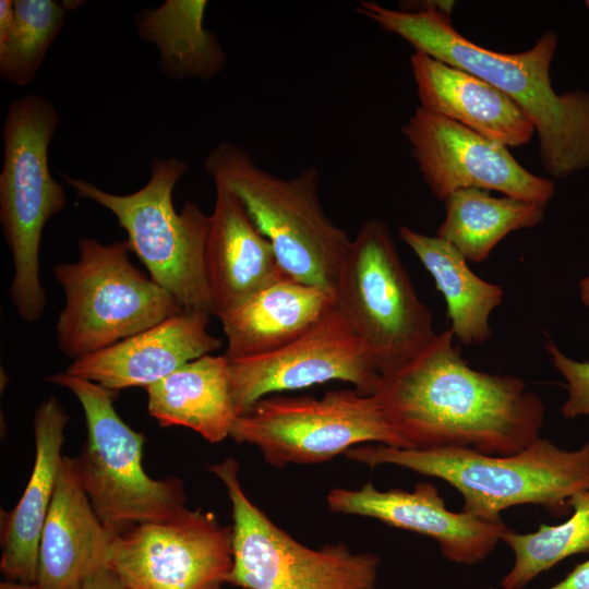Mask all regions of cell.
Here are the masks:
<instances>
[{
	"label": "cell",
	"mask_w": 589,
	"mask_h": 589,
	"mask_svg": "<svg viewBox=\"0 0 589 589\" xmlns=\"http://www.w3.org/2000/svg\"><path fill=\"white\" fill-rule=\"evenodd\" d=\"M410 65L424 110L506 147L525 145L536 133L527 113L482 79L417 50Z\"/></svg>",
	"instance_id": "19"
},
{
	"label": "cell",
	"mask_w": 589,
	"mask_h": 589,
	"mask_svg": "<svg viewBox=\"0 0 589 589\" xmlns=\"http://www.w3.org/2000/svg\"><path fill=\"white\" fill-rule=\"evenodd\" d=\"M226 486L232 516V568L226 584L243 589H375L380 556L346 544L308 548L244 493L233 458L209 467Z\"/></svg>",
	"instance_id": "10"
},
{
	"label": "cell",
	"mask_w": 589,
	"mask_h": 589,
	"mask_svg": "<svg viewBox=\"0 0 589 589\" xmlns=\"http://www.w3.org/2000/svg\"><path fill=\"white\" fill-rule=\"evenodd\" d=\"M238 416L272 393L330 381L372 396L381 380L359 336L335 304L300 337L260 357L229 361Z\"/></svg>",
	"instance_id": "13"
},
{
	"label": "cell",
	"mask_w": 589,
	"mask_h": 589,
	"mask_svg": "<svg viewBox=\"0 0 589 589\" xmlns=\"http://www.w3.org/2000/svg\"><path fill=\"white\" fill-rule=\"evenodd\" d=\"M336 304L334 292L286 278L220 315L229 361L260 357L290 344Z\"/></svg>",
	"instance_id": "21"
},
{
	"label": "cell",
	"mask_w": 589,
	"mask_h": 589,
	"mask_svg": "<svg viewBox=\"0 0 589 589\" xmlns=\"http://www.w3.org/2000/svg\"><path fill=\"white\" fill-rule=\"evenodd\" d=\"M111 539L80 482L74 458L63 456L40 536L36 585L79 589L106 565Z\"/></svg>",
	"instance_id": "18"
},
{
	"label": "cell",
	"mask_w": 589,
	"mask_h": 589,
	"mask_svg": "<svg viewBox=\"0 0 589 589\" xmlns=\"http://www.w3.org/2000/svg\"><path fill=\"white\" fill-rule=\"evenodd\" d=\"M573 513L555 526L540 524L529 533L506 529L502 536L514 553V564L503 577V589H522L541 573L561 561L589 552V490L570 500Z\"/></svg>",
	"instance_id": "26"
},
{
	"label": "cell",
	"mask_w": 589,
	"mask_h": 589,
	"mask_svg": "<svg viewBox=\"0 0 589 589\" xmlns=\"http://www.w3.org/2000/svg\"><path fill=\"white\" fill-rule=\"evenodd\" d=\"M586 5L589 9V0L586 1Z\"/></svg>",
	"instance_id": "33"
},
{
	"label": "cell",
	"mask_w": 589,
	"mask_h": 589,
	"mask_svg": "<svg viewBox=\"0 0 589 589\" xmlns=\"http://www.w3.org/2000/svg\"><path fill=\"white\" fill-rule=\"evenodd\" d=\"M79 589H129L121 578L108 566H101L91 573Z\"/></svg>",
	"instance_id": "29"
},
{
	"label": "cell",
	"mask_w": 589,
	"mask_h": 589,
	"mask_svg": "<svg viewBox=\"0 0 589 589\" xmlns=\"http://www.w3.org/2000/svg\"><path fill=\"white\" fill-rule=\"evenodd\" d=\"M446 329L373 396L406 448L515 454L540 436L544 406L526 382L471 368Z\"/></svg>",
	"instance_id": "1"
},
{
	"label": "cell",
	"mask_w": 589,
	"mask_h": 589,
	"mask_svg": "<svg viewBox=\"0 0 589 589\" xmlns=\"http://www.w3.org/2000/svg\"><path fill=\"white\" fill-rule=\"evenodd\" d=\"M334 296L381 375L411 362L438 335L382 220L364 221L351 240Z\"/></svg>",
	"instance_id": "9"
},
{
	"label": "cell",
	"mask_w": 589,
	"mask_h": 589,
	"mask_svg": "<svg viewBox=\"0 0 589 589\" xmlns=\"http://www.w3.org/2000/svg\"><path fill=\"white\" fill-rule=\"evenodd\" d=\"M206 7L204 0H166L137 15L139 35L157 46L169 79H211L224 69V49L203 25Z\"/></svg>",
	"instance_id": "24"
},
{
	"label": "cell",
	"mask_w": 589,
	"mask_h": 589,
	"mask_svg": "<svg viewBox=\"0 0 589 589\" xmlns=\"http://www.w3.org/2000/svg\"><path fill=\"white\" fill-rule=\"evenodd\" d=\"M69 416L55 397L35 412V460L16 506L3 516L0 570L9 581L36 584L38 546L60 470Z\"/></svg>",
	"instance_id": "20"
},
{
	"label": "cell",
	"mask_w": 589,
	"mask_h": 589,
	"mask_svg": "<svg viewBox=\"0 0 589 589\" xmlns=\"http://www.w3.org/2000/svg\"><path fill=\"white\" fill-rule=\"evenodd\" d=\"M401 132L425 183L441 201L458 190L479 189L545 207L555 193L552 180L528 171L506 146L421 107Z\"/></svg>",
	"instance_id": "14"
},
{
	"label": "cell",
	"mask_w": 589,
	"mask_h": 589,
	"mask_svg": "<svg viewBox=\"0 0 589 589\" xmlns=\"http://www.w3.org/2000/svg\"><path fill=\"white\" fill-rule=\"evenodd\" d=\"M215 187L216 201L208 216L204 264L214 316L219 317L263 289L290 277L238 197L221 185Z\"/></svg>",
	"instance_id": "17"
},
{
	"label": "cell",
	"mask_w": 589,
	"mask_h": 589,
	"mask_svg": "<svg viewBox=\"0 0 589 589\" xmlns=\"http://www.w3.org/2000/svg\"><path fill=\"white\" fill-rule=\"evenodd\" d=\"M399 238L418 256L443 294L450 332L464 345H480L491 337L490 318L502 303L504 290L478 276L448 241L399 228Z\"/></svg>",
	"instance_id": "23"
},
{
	"label": "cell",
	"mask_w": 589,
	"mask_h": 589,
	"mask_svg": "<svg viewBox=\"0 0 589 589\" xmlns=\"http://www.w3.org/2000/svg\"><path fill=\"white\" fill-rule=\"evenodd\" d=\"M548 589H589V560L577 565L563 580Z\"/></svg>",
	"instance_id": "30"
},
{
	"label": "cell",
	"mask_w": 589,
	"mask_h": 589,
	"mask_svg": "<svg viewBox=\"0 0 589 589\" xmlns=\"http://www.w3.org/2000/svg\"><path fill=\"white\" fill-rule=\"evenodd\" d=\"M148 412L164 426H184L209 443L230 436L237 420L225 354L189 361L146 388Z\"/></svg>",
	"instance_id": "22"
},
{
	"label": "cell",
	"mask_w": 589,
	"mask_h": 589,
	"mask_svg": "<svg viewBox=\"0 0 589 589\" xmlns=\"http://www.w3.org/2000/svg\"><path fill=\"white\" fill-rule=\"evenodd\" d=\"M204 169L215 185L238 197L288 277L334 292L351 239L323 211L315 168L281 178L241 146L221 142L207 154Z\"/></svg>",
	"instance_id": "4"
},
{
	"label": "cell",
	"mask_w": 589,
	"mask_h": 589,
	"mask_svg": "<svg viewBox=\"0 0 589 589\" xmlns=\"http://www.w3.org/2000/svg\"><path fill=\"white\" fill-rule=\"evenodd\" d=\"M579 296L581 302L589 309V271L579 283Z\"/></svg>",
	"instance_id": "31"
},
{
	"label": "cell",
	"mask_w": 589,
	"mask_h": 589,
	"mask_svg": "<svg viewBox=\"0 0 589 589\" xmlns=\"http://www.w3.org/2000/svg\"><path fill=\"white\" fill-rule=\"evenodd\" d=\"M445 217L436 231L468 262L485 261L508 233L538 226L544 206L509 196L494 197L484 190L462 189L444 201Z\"/></svg>",
	"instance_id": "25"
},
{
	"label": "cell",
	"mask_w": 589,
	"mask_h": 589,
	"mask_svg": "<svg viewBox=\"0 0 589 589\" xmlns=\"http://www.w3.org/2000/svg\"><path fill=\"white\" fill-rule=\"evenodd\" d=\"M46 380L71 390L82 406L87 438L74 458L76 471L95 513L112 537L140 524L169 520L187 508L180 479H153L145 472V436L116 411L117 392L67 372Z\"/></svg>",
	"instance_id": "8"
},
{
	"label": "cell",
	"mask_w": 589,
	"mask_h": 589,
	"mask_svg": "<svg viewBox=\"0 0 589 589\" xmlns=\"http://www.w3.org/2000/svg\"><path fill=\"white\" fill-rule=\"evenodd\" d=\"M326 502L333 513L370 517L430 537L438 543L444 557L464 565L486 558L507 529L503 520L488 521L464 510L447 509L431 482H419L411 492L380 491L371 482L358 490L335 488Z\"/></svg>",
	"instance_id": "15"
},
{
	"label": "cell",
	"mask_w": 589,
	"mask_h": 589,
	"mask_svg": "<svg viewBox=\"0 0 589 589\" xmlns=\"http://www.w3.org/2000/svg\"><path fill=\"white\" fill-rule=\"evenodd\" d=\"M211 315L181 312L110 347L73 360L68 374L119 392L147 388L183 364L209 354L220 339L207 327Z\"/></svg>",
	"instance_id": "16"
},
{
	"label": "cell",
	"mask_w": 589,
	"mask_h": 589,
	"mask_svg": "<svg viewBox=\"0 0 589 589\" xmlns=\"http://www.w3.org/2000/svg\"><path fill=\"white\" fill-rule=\"evenodd\" d=\"M230 437L257 447L278 468L325 462L365 443L406 448L376 397L354 388L321 398L264 397L237 418Z\"/></svg>",
	"instance_id": "11"
},
{
	"label": "cell",
	"mask_w": 589,
	"mask_h": 589,
	"mask_svg": "<svg viewBox=\"0 0 589 589\" xmlns=\"http://www.w3.org/2000/svg\"><path fill=\"white\" fill-rule=\"evenodd\" d=\"M79 259L53 266L64 292L56 323L59 350L73 360L110 347L184 312L130 260L128 240L77 242Z\"/></svg>",
	"instance_id": "7"
},
{
	"label": "cell",
	"mask_w": 589,
	"mask_h": 589,
	"mask_svg": "<svg viewBox=\"0 0 589 589\" xmlns=\"http://www.w3.org/2000/svg\"><path fill=\"white\" fill-rule=\"evenodd\" d=\"M185 160L154 158L147 183L130 194H113L80 178L64 176L79 199L110 211L128 235L131 252L149 277L167 290L184 312L214 315L204 264L208 216L193 202L175 209L172 193L189 170Z\"/></svg>",
	"instance_id": "6"
},
{
	"label": "cell",
	"mask_w": 589,
	"mask_h": 589,
	"mask_svg": "<svg viewBox=\"0 0 589 589\" xmlns=\"http://www.w3.org/2000/svg\"><path fill=\"white\" fill-rule=\"evenodd\" d=\"M345 456L371 468L395 465L447 482L462 496V510L488 521L519 505H538L553 516L569 513L570 500L589 490V440L567 450L538 437L510 455L469 448H398L365 444Z\"/></svg>",
	"instance_id": "3"
},
{
	"label": "cell",
	"mask_w": 589,
	"mask_h": 589,
	"mask_svg": "<svg viewBox=\"0 0 589 589\" xmlns=\"http://www.w3.org/2000/svg\"><path fill=\"white\" fill-rule=\"evenodd\" d=\"M59 121L46 97L27 94L11 101L2 127L0 224L13 263L9 294L28 324L41 318L47 303L39 263L43 230L67 205L64 188L48 161Z\"/></svg>",
	"instance_id": "5"
},
{
	"label": "cell",
	"mask_w": 589,
	"mask_h": 589,
	"mask_svg": "<svg viewBox=\"0 0 589 589\" xmlns=\"http://www.w3.org/2000/svg\"><path fill=\"white\" fill-rule=\"evenodd\" d=\"M0 589H40L36 584H23L16 581H2Z\"/></svg>",
	"instance_id": "32"
},
{
	"label": "cell",
	"mask_w": 589,
	"mask_h": 589,
	"mask_svg": "<svg viewBox=\"0 0 589 589\" xmlns=\"http://www.w3.org/2000/svg\"><path fill=\"white\" fill-rule=\"evenodd\" d=\"M421 3L395 10L361 1L357 11L414 50L471 73L510 97L533 122L541 163L552 177L565 179L589 167V92L558 94L553 88L550 68L558 41L553 31L528 50L498 52L459 34L450 16L442 13L445 1Z\"/></svg>",
	"instance_id": "2"
},
{
	"label": "cell",
	"mask_w": 589,
	"mask_h": 589,
	"mask_svg": "<svg viewBox=\"0 0 589 589\" xmlns=\"http://www.w3.org/2000/svg\"><path fill=\"white\" fill-rule=\"evenodd\" d=\"M14 20L0 37V76L23 87L31 84L60 33L65 7L53 0H13Z\"/></svg>",
	"instance_id": "27"
},
{
	"label": "cell",
	"mask_w": 589,
	"mask_h": 589,
	"mask_svg": "<svg viewBox=\"0 0 589 589\" xmlns=\"http://www.w3.org/2000/svg\"><path fill=\"white\" fill-rule=\"evenodd\" d=\"M232 529L185 508L112 537L106 566L129 589H220L232 568Z\"/></svg>",
	"instance_id": "12"
},
{
	"label": "cell",
	"mask_w": 589,
	"mask_h": 589,
	"mask_svg": "<svg viewBox=\"0 0 589 589\" xmlns=\"http://www.w3.org/2000/svg\"><path fill=\"white\" fill-rule=\"evenodd\" d=\"M544 348L554 368L567 382V398L561 407L565 419H589V361H577L566 356L550 338Z\"/></svg>",
	"instance_id": "28"
}]
</instances>
